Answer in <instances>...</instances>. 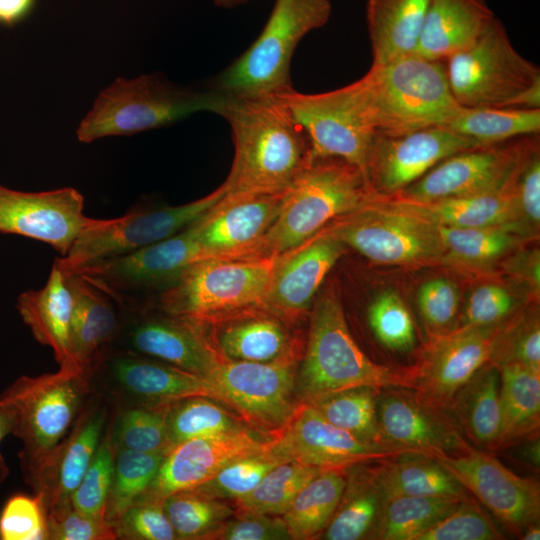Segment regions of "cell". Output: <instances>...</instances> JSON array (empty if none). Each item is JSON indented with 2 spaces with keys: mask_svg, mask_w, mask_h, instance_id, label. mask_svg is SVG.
<instances>
[{
  "mask_svg": "<svg viewBox=\"0 0 540 540\" xmlns=\"http://www.w3.org/2000/svg\"><path fill=\"white\" fill-rule=\"evenodd\" d=\"M444 127L481 146L494 145L538 134L540 108L460 106Z\"/></svg>",
  "mask_w": 540,
  "mask_h": 540,
  "instance_id": "38",
  "label": "cell"
},
{
  "mask_svg": "<svg viewBox=\"0 0 540 540\" xmlns=\"http://www.w3.org/2000/svg\"><path fill=\"white\" fill-rule=\"evenodd\" d=\"M498 368L520 364L540 372V326L535 315L522 316L501 326L490 361Z\"/></svg>",
  "mask_w": 540,
  "mask_h": 540,
  "instance_id": "50",
  "label": "cell"
},
{
  "mask_svg": "<svg viewBox=\"0 0 540 540\" xmlns=\"http://www.w3.org/2000/svg\"><path fill=\"white\" fill-rule=\"evenodd\" d=\"M526 144L512 147L494 144L457 152L394 194L411 201L428 202L500 190L514 180Z\"/></svg>",
  "mask_w": 540,
  "mask_h": 540,
  "instance_id": "18",
  "label": "cell"
},
{
  "mask_svg": "<svg viewBox=\"0 0 540 540\" xmlns=\"http://www.w3.org/2000/svg\"><path fill=\"white\" fill-rule=\"evenodd\" d=\"M233 521L222 523L208 538L223 540L290 539L283 519L271 515L242 511Z\"/></svg>",
  "mask_w": 540,
  "mask_h": 540,
  "instance_id": "59",
  "label": "cell"
},
{
  "mask_svg": "<svg viewBox=\"0 0 540 540\" xmlns=\"http://www.w3.org/2000/svg\"><path fill=\"white\" fill-rule=\"evenodd\" d=\"M176 539H206L232 515L221 499L210 497L197 488L177 491L163 502Z\"/></svg>",
  "mask_w": 540,
  "mask_h": 540,
  "instance_id": "47",
  "label": "cell"
},
{
  "mask_svg": "<svg viewBox=\"0 0 540 540\" xmlns=\"http://www.w3.org/2000/svg\"><path fill=\"white\" fill-rule=\"evenodd\" d=\"M500 328L463 326L438 337L420 363L406 370L409 389L436 408L449 406L456 392L490 361Z\"/></svg>",
  "mask_w": 540,
  "mask_h": 540,
  "instance_id": "19",
  "label": "cell"
},
{
  "mask_svg": "<svg viewBox=\"0 0 540 540\" xmlns=\"http://www.w3.org/2000/svg\"><path fill=\"white\" fill-rule=\"evenodd\" d=\"M226 98L209 87H183L158 74L117 78L102 90L81 120L76 135L89 143L173 124L194 113L219 114Z\"/></svg>",
  "mask_w": 540,
  "mask_h": 540,
  "instance_id": "4",
  "label": "cell"
},
{
  "mask_svg": "<svg viewBox=\"0 0 540 540\" xmlns=\"http://www.w3.org/2000/svg\"><path fill=\"white\" fill-rule=\"evenodd\" d=\"M380 390V388L371 386L355 387L331 393L306 403L315 408L324 419L334 426L346 430L362 440L386 442L380 432L377 420V400Z\"/></svg>",
  "mask_w": 540,
  "mask_h": 540,
  "instance_id": "42",
  "label": "cell"
},
{
  "mask_svg": "<svg viewBox=\"0 0 540 540\" xmlns=\"http://www.w3.org/2000/svg\"><path fill=\"white\" fill-rule=\"evenodd\" d=\"M213 3L221 8H234L247 3L249 0H212Z\"/></svg>",
  "mask_w": 540,
  "mask_h": 540,
  "instance_id": "64",
  "label": "cell"
},
{
  "mask_svg": "<svg viewBox=\"0 0 540 540\" xmlns=\"http://www.w3.org/2000/svg\"><path fill=\"white\" fill-rule=\"evenodd\" d=\"M84 197L65 187L41 192L0 185V232L45 242L65 256L91 218Z\"/></svg>",
  "mask_w": 540,
  "mask_h": 540,
  "instance_id": "23",
  "label": "cell"
},
{
  "mask_svg": "<svg viewBox=\"0 0 540 540\" xmlns=\"http://www.w3.org/2000/svg\"><path fill=\"white\" fill-rule=\"evenodd\" d=\"M285 460L270 447L262 452L237 459L223 467L207 482L195 487L204 494L217 499H238L252 489L274 467Z\"/></svg>",
  "mask_w": 540,
  "mask_h": 540,
  "instance_id": "48",
  "label": "cell"
},
{
  "mask_svg": "<svg viewBox=\"0 0 540 540\" xmlns=\"http://www.w3.org/2000/svg\"><path fill=\"white\" fill-rule=\"evenodd\" d=\"M244 428L223 407L205 396H191L167 405L166 430L170 447L204 436L228 433Z\"/></svg>",
  "mask_w": 540,
  "mask_h": 540,
  "instance_id": "44",
  "label": "cell"
},
{
  "mask_svg": "<svg viewBox=\"0 0 540 540\" xmlns=\"http://www.w3.org/2000/svg\"><path fill=\"white\" fill-rule=\"evenodd\" d=\"M530 443H528L522 452V456L529 463H532L534 466L539 465V440L534 437Z\"/></svg>",
  "mask_w": 540,
  "mask_h": 540,
  "instance_id": "62",
  "label": "cell"
},
{
  "mask_svg": "<svg viewBox=\"0 0 540 540\" xmlns=\"http://www.w3.org/2000/svg\"><path fill=\"white\" fill-rule=\"evenodd\" d=\"M169 316L133 321L125 331L128 350L208 378L223 358L207 342L199 323Z\"/></svg>",
  "mask_w": 540,
  "mask_h": 540,
  "instance_id": "27",
  "label": "cell"
},
{
  "mask_svg": "<svg viewBox=\"0 0 540 540\" xmlns=\"http://www.w3.org/2000/svg\"><path fill=\"white\" fill-rule=\"evenodd\" d=\"M328 231L378 264L415 265L444 257L437 225L385 205L373 192Z\"/></svg>",
  "mask_w": 540,
  "mask_h": 540,
  "instance_id": "11",
  "label": "cell"
},
{
  "mask_svg": "<svg viewBox=\"0 0 540 540\" xmlns=\"http://www.w3.org/2000/svg\"><path fill=\"white\" fill-rule=\"evenodd\" d=\"M418 305L425 322L434 329L449 325L459 305L457 286L445 278L425 282L418 292Z\"/></svg>",
  "mask_w": 540,
  "mask_h": 540,
  "instance_id": "58",
  "label": "cell"
},
{
  "mask_svg": "<svg viewBox=\"0 0 540 540\" xmlns=\"http://www.w3.org/2000/svg\"><path fill=\"white\" fill-rule=\"evenodd\" d=\"M270 444L271 440L261 439L246 427L175 444L166 451L152 484L139 499L163 503L170 494L198 487L229 463L265 451Z\"/></svg>",
  "mask_w": 540,
  "mask_h": 540,
  "instance_id": "24",
  "label": "cell"
},
{
  "mask_svg": "<svg viewBox=\"0 0 540 540\" xmlns=\"http://www.w3.org/2000/svg\"><path fill=\"white\" fill-rule=\"evenodd\" d=\"M437 227L444 248L443 258L470 266L496 261L518 241L516 232L508 227Z\"/></svg>",
  "mask_w": 540,
  "mask_h": 540,
  "instance_id": "46",
  "label": "cell"
},
{
  "mask_svg": "<svg viewBox=\"0 0 540 540\" xmlns=\"http://www.w3.org/2000/svg\"><path fill=\"white\" fill-rule=\"evenodd\" d=\"M331 14L330 0H275L255 41L208 87L225 98L280 95L293 89L290 63L296 47Z\"/></svg>",
  "mask_w": 540,
  "mask_h": 540,
  "instance_id": "5",
  "label": "cell"
},
{
  "mask_svg": "<svg viewBox=\"0 0 540 540\" xmlns=\"http://www.w3.org/2000/svg\"><path fill=\"white\" fill-rule=\"evenodd\" d=\"M284 194L285 191L223 196L192 223L205 259L253 258L279 214Z\"/></svg>",
  "mask_w": 540,
  "mask_h": 540,
  "instance_id": "22",
  "label": "cell"
},
{
  "mask_svg": "<svg viewBox=\"0 0 540 540\" xmlns=\"http://www.w3.org/2000/svg\"><path fill=\"white\" fill-rule=\"evenodd\" d=\"M271 449L288 461L321 470H345L357 464L417 454L405 447L362 440L324 419L300 402L286 426L271 440Z\"/></svg>",
  "mask_w": 540,
  "mask_h": 540,
  "instance_id": "15",
  "label": "cell"
},
{
  "mask_svg": "<svg viewBox=\"0 0 540 540\" xmlns=\"http://www.w3.org/2000/svg\"><path fill=\"white\" fill-rule=\"evenodd\" d=\"M502 534L469 497L461 499L446 516L419 534L415 540H495Z\"/></svg>",
  "mask_w": 540,
  "mask_h": 540,
  "instance_id": "52",
  "label": "cell"
},
{
  "mask_svg": "<svg viewBox=\"0 0 540 540\" xmlns=\"http://www.w3.org/2000/svg\"><path fill=\"white\" fill-rule=\"evenodd\" d=\"M362 386L409 389L407 371L371 361L353 339L339 300L332 294L324 295L312 312L298 393L303 402H309Z\"/></svg>",
  "mask_w": 540,
  "mask_h": 540,
  "instance_id": "7",
  "label": "cell"
},
{
  "mask_svg": "<svg viewBox=\"0 0 540 540\" xmlns=\"http://www.w3.org/2000/svg\"><path fill=\"white\" fill-rule=\"evenodd\" d=\"M351 84L374 136L445 126L460 108L450 91L444 61L417 53L372 64Z\"/></svg>",
  "mask_w": 540,
  "mask_h": 540,
  "instance_id": "2",
  "label": "cell"
},
{
  "mask_svg": "<svg viewBox=\"0 0 540 540\" xmlns=\"http://www.w3.org/2000/svg\"><path fill=\"white\" fill-rule=\"evenodd\" d=\"M276 258H210L188 266L162 293L172 316L204 323L262 307Z\"/></svg>",
  "mask_w": 540,
  "mask_h": 540,
  "instance_id": "8",
  "label": "cell"
},
{
  "mask_svg": "<svg viewBox=\"0 0 540 540\" xmlns=\"http://www.w3.org/2000/svg\"><path fill=\"white\" fill-rule=\"evenodd\" d=\"M500 370L483 365L454 395L450 406L467 436L479 447L495 450L500 430Z\"/></svg>",
  "mask_w": 540,
  "mask_h": 540,
  "instance_id": "35",
  "label": "cell"
},
{
  "mask_svg": "<svg viewBox=\"0 0 540 540\" xmlns=\"http://www.w3.org/2000/svg\"><path fill=\"white\" fill-rule=\"evenodd\" d=\"M111 405L108 430L114 450L166 452L167 405Z\"/></svg>",
  "mask_w": 540,
  "mask_h": 540,
  "instance_id": "41",
  "label": "cell"
},
{
  "mask_svg": "<svg viewBox=\"0 0 540 540\" xmlns=\"http://www.w3.org/2000/svg\"><path fill=\"white\" fill-rule=\"evenodd\" d=\"M117 539L173 540V527L166 516L163 503L139 499L120 517L116 525Z\"/></svg>",
  "mask_w": 540,
  "mask_h": 540,
  "instance_id": "55",
  "label": "cell"
},
{
  "mask_svg": "<svg viewBox=\"0 0 540 540\" xmlns=\"http://www.w3.org/2000/svg\"><path fill=\"white\" fill-rule=\"evenodd\" d=\"M444 64L460 106L540 108V69L516 50L497 17L473 44Z\"/></svg>",
  "mask_w": 540,
  "mask_h": 540,
  "instance_id": "6",
  "label": "cell"
},
{
  "mask_svg": "<svg viewBox=\"0 0 540 540\" xmlns=\"http://www.w3.org/2000/svg\"><path fill=\"white\" fill-rule=\"evenodd\" d=\"M321 471L296 461L282 462L254 489L236 499V504L241 511L283 515L299 491Z\"/></svg>",
  "mask_w": 540,
  "mask_h": 540,
  "instance_id": "45",
  "label": "cell"
},
{
  "mask_svg": "<svg viewBox=\"0 0 540 540\" xmlns=\"http://www.w3.org/2000/svg\"><path fill=\"white\" fill-rule=\"evenodd\" d=\"M368 321L377 339L394 351H407L415 342L411 314L394 291L379 294L368 308Z\"/></svg>",
  "mask_w": 540,
  "mask_h": 540,
  "instance_id": "51",
  "label": "cell"
},
{
  "mask_svg": "<svg viewBox=\"0 0 540 540\" xmlns=\"http://www.w3.org/2000/svg\"><path fill=\"white\" fill-rule=\"evenodd\" d=\"M0 540H48L47 509L33 493L11 495L0 510Z\"/></svg>",
  "mask_w": 540,
  "mask_h": 540,
  "instance_id": "53",
  "label": "cell"
},
{
  "mask_svg": "<svg viewBox=\"0 0 540 540\" xmlns=\"http://www.w3.org/2000/svg\"><path fill=\"white\" fill-rule=\"evenodd\" d=\"M295 357L270 363L223 359L207 378L220 401L251 424L276 436L290 421L294 401Z\"/></svg>",
  "mask_w": 540,
  "mask_h": 540,
  "instance_id": "14",
  "label": "cell"
},
{
  "mask_svg": "<svg viewBox=\"0 0 540 540\" xmlns=\"http://www.w3.org/2000/svg\"><path fill=\"white\" fill-rule=\"evenodd\" d=\"M518 226L524 222L538 228L540 221V157L538 146L529 141L522 154L514 182Z\"/></svg>",
  "mask_w": 540,
  "mask_h": 540,
  "instance_id": "56",
  "label": "cell"
},
{
  "mask_svg": "<svg viewBox=\"0 0 540 540\" xmlns=\"http://www.w3.org/2000/svg\"><path fill=\"white\" fill-rule=\"evenodd\" d=\"M386 501L373 469H358L346 483L341 500L327 525L325 539L357 540L372 536Z\"/></svg>",
  "mask_w": 540,
  "mask_h": 540,
  "instance_id": "37",
  "label": "cell"
},
{
  "mask_svg": "<svg viewBox=\"0 0 540 540\" xmlns=\"http://www.w3.org/2000/svg\"><path fill=\"white\" fill-rule=\"evenodd\" d=\"M500 370V430L497 449L536 437L540 426V372L520 364Z\"/></svg>",
  "mask_w": 540,
  "mask_h": 540,
  "instance_id": "34",
  "label": "cell"
},
{
  "mask_svg": "<svg viewBox=\"0 0 540 540\" xmlns=\"http://www.w3.org/2000/svg\"><path fill=\"white\" fill-rule=\"evenodd\" d=\"M87 373L93 391L112 405L158 406L191 396L220 401L209 379L128 349L106 348Z\"/></svg>",
  "mask_w": 540,
  "mask_h": 540,
  "instance_id": "12",
  "label": "cell"
},
{
  "mask_svg": "<svg viewBox=\"0 0 540 540\" xmlns=\"http://www.w3.org/2000/svg\"><path fill=\"white\" fill-rule=\"evenodd\" d=\"M205 259L192 224L147 247L87 264L79 273L110 295L170 286L191 264ZM166 287V288H167Z\"/></svg>",
  "mask_w": 540,
  "mask_h": 540,
  "instance_id": "21",
  "label": "cell"
},
{
  "mask_svg": "<svg viewBox=\"0 0 540 540\" xmlns=\"http://www.w3.org/2000/svg\"><path fill=\"white\" fill-rule=\"evenodd\" d=\"M234 157L220 185L225 195L281 193L309 161V144L279 95L226 97Z\"/></svg>",
  "mask_w": 540,
  "mask_h": 540,
  "instance_id": "1",
  "label": "cell"
},
{
  "mask_svg": "<svg viewBox=\"0 0 540 540\" xmlns=\"http://www.w3.org/2000/svg\"><path fill=\"white\" fill-rule=\"evenodd\" d=\"M372 468L386 499L399 496L468 497L462 485L433 457L404 454Z\"/></svg>",
  "mask_w": 540,
  "mask_h": 540,
  "instance_id": "36",
  "label": "cell"
},
{
  "mask_svg": "<svg viewBox=\"0 0 540 540\" xmlns=\"http://www.w3.org/2000/svg\"><path fill=\"white\" fill-rule=\"evenodd\" d=\"M461 499L455 496H399L388 499L371 538L415 540L450 513Z\"/></svg>",
  "mask_w": 540,
  "mask_h": 540,
  "instance_id": "40",
  "label": "cell"
},
{
  "mask_svg": "<svg viewBox=\"0 0 540 540\" xmlns=\"http://www.w3.org/2000/svg\"><path fill=\"white\" fill-rule=\"evenodd\" d=\"M524 540H539L540 528L537 524L529 526L521 535Z\"/></svg>",
  "mask_w": 540,
  "mask_h": 540,
  "instance_id": "63",
  "label": "cell"
},
{
  "mask_svg": "<svg viewBox=\"0 0 540 540\" xmlns=\"http://www.w3.org/2000/svg\"><path fill=\"white\" fill-rule=\"evenodd\" d=\"M427 4L428 0H367L373 65L416 52Z\"/></svg>",
  "mask_w": 540,
  "mask_h": 540,
  "instance_id": "33",
  "label": "cell"
},
{
  "mask_svg": "<svg viewBox=\"0 0 540 540\" xmlns=\"http://www.w3.org/2000/svg\"><path fill=\"white\" fill-rule=\"evenodd\" d=\"M16 307L33 337L53 350L59 369L83 371L71 350L73 296L56 261L46 284L41 289L21 293Z\"/></svg>",
  "mask_w": 540,
  "mask_h": 540,
  "instance_id": "29",
  "label": "cell"
},
{
  "mask_svg": "<svg viewBox=\"0 0 540 540\" xmlns=\"http://www.w3.org/2000/svg\"><path fill=\"white\" fill-rule=\"evenodd\" d=\"M15 426V410L13 406L4 398L0 397V444L13 433ZM9 474L8 466L0 453V485Z\"/></svg>",
  "mask_w": 540,
  "mask_h": 540,
  "instance_id": "60",
  "label": "cell"
},
{
  "mask_svg": "<svg viewBox=\"0 0 540 540\" xmlns=\"http://www.w3.org/2000/svg\"><path fill=\"white\" fill-rule=\"evenodd\" d=\"M495 18L485 0H428L415 53L444 61L473 44Z\"/></svg>",
  "mask_w": 540,
  "mask_h": 540,
  "instance_id": "30",
  "label": "cell"
},
{
  "mask_svg": "<svg viewBox=\"0 0 540 540\" xmlns=\"http://www.w3.org/2000/svg\"><path fill=\"white\" fill-rule=\"evenodd\" d=\"M377 420L386 442L430 457L457 453L467 445L432 405L401 391L378 396Z\"/></svg>",
  "mask_w": 540,
  "mask_h": 540,
  "instance_id": "26",
  "label": "cell"
},
{
  "mask_svg": "<svg viewBox=\"0 0 540 540\" xmlns=\"http://www.w3.org/2000/svg\"><path fill=\"white\" fill-rule=\"evenodd\" d=\"M223 196L225 192L219 186L186 204L135 211L113 219L91 218L69 252L55 261L66 276L98 260L147 247L188 227Z\"/></svg>",
  "mask_w": 540,
  "mask_h": 540,
  "instance_id": "10",
  "label": "cell"
},
{
  "mask_svg": "<svg viewBox=\"0 0 540 540\" xmlns=\"http://www.w3.org/2000/svg\"><path fill=\"white\" fill-rule=\"evenodd\" d=\"M371 193L363 172L348 162L309 159L285 191L279 214L253 258H277L301 246L330 221L363 206Z\"/></svg>",
  "mask_w": 540,
  "mask_h": 540,
  "instance_id": "3",
  "label": "cell"
},
{
  "mask_svg": "<svg viewBox=\"0 0 540 540\" xmlns=\"http://www.w3.org/2000/svg\"><path fill=\"white\" fill-rule=\"evenodd\" d=\"M344 244L328 230L279 256L262 308L283 317L305 312L324 278L344 252Z\"/></svg>",
  "mask_w": 540,
  "mask_h": 540,
  "instance_id": "25",
  "label": "cell"
},
{
  "mask_svg": "<svg viewBox=\"0 0 540 540\" xmlns=\"http://www.w3.org/2000/svg\"><path fill=\"white\" fill-rule=\"evenodd\" d=\"M343 472L323 470L299 491L282 518L290 539H311L328 525L347 483Z\"/></svg>",
  "mask_w": 540,
  "mask_h": 540,
  "instance_id": "39",
  "label": "cell"
},
{
  "mask_svg": "<svg viewBox=\"0 0 540 540\" xmlns=\"http://www.w3.org/2000/svg\"><path fill=\"white\" fill-rule=\"evenodd\" d=\"M517 305L515 297L503 286L485 284L469 296L464 326L489 327L500 324Z\"/></svg>",
  "mask_w": 540,
  "mask_h": 540,
  "instance_id": "57",
  "label": "cell"
},
{
  "mask_svg": "<svg viewBox=\"0 0 540 540\" xmlns=\"http://www.w3.org/2000/svg\"><path fill=\"white\" fill-rule=\"evenodd\" d=\"M114 458L115 450L107 424L92 462L70 497V502L76 509L106 520L105 511L112 483Z\"/></svg>",
  "mask_w": 540,
  "mask_h": 540,
  "instance_id": "49",
  "label": "cell"
},
{
  "mask_svg": "<svg viewBox=\"0 0 540 540\" xmlns=\"http://www.w3.org/2000/svg\"><path fill=\"white\" fill-rule=\"evenodd\" d=\"M48 540H114V526L76 509L66 501L47 512Z\"/></svg>",
  "mask_w": 540,
  "mask_h": 540,
  "instance_id": "54",
  "label": "cell"
},
{
  "mask_svg": "<svg viewBox=\"0 0 540 540\" xmlns=\"http://www.w3.org/2000/svg\"><path fill=\"white\" fill-rule=\"evenodd\" d=\"M65 277L73 296L71 350L77 366L87 372L119 336L121 325L106 292L79 273Z\"/></svg>",
  "mask_w": 540,
  "mask_h": 540,
  "instance_id": "31",
  "label": "cell"
},
{
  "mask_svg": "<svg viewBox=\"0 0 540 540\" xmlns=\"http://www.w3.org/2000/svg\"><path fill=\"white\" fill-rule=\"evenodd\" d=\"M86 371L59 369L39 376H21L0 397L15 410L13 435L23 449L21 470L40 461L68 433L93 395Z\"/></svg>",
  "mask_w": 540,
  "mask_h": 540,
  "instance_id": "9",
  "label": "cell"
},
{
  "mask_svg": "<svg viewBox=\"0 0 540 540\" xmlns=\"http://www.w3.org/2000/svg\"><path fill=\"white\" fill-rule=\"evenodd\" d=\"M514 182L515 178L505 188L484 194L428 202L411 201L396 194H374L385 205L438 226L455 228L501 226L517 233L519 226Z\"/></svg>",
  "mask_w": 540,
  "mask_h": 540,
  "instance_id": "28",
  "label": "cell"
},
{
  "mask_svg": "<svg viewBox=\"0 0 540 540\" xmlns=\"http://www.w3.org/2000/svg\"><path fill=\"white\" fill-rule=\"evenodd\" d=\"M166 452L115 451L112 483L105 518L115 527L122 514L152 484Z\"/></svg>",
  "mask_w": 540,
  "mask_h": 540,
  "instance_id": "43",
  "label": "cell"
},
{
  "mask_svg": "<svg viewBox=\"0 0 540 540\" xmlns=\"http://www.w3.org/2000/svg\"><path fill=\"white\" fill-rule=\"evenodd\" d=\"M477 146L481 145L444 126L374 136L366 168L368 186L378 194L397 193L447 157Z\"/></svg>",
  "mask_w": 540,
  "mask_h": 540,
  "instance_id": "20",
  "label": "cell"
},
{
  "mask_svg": "<svg viewBox=\"0 0 540 540\" xmlns=\"http://www.w3.org/2000/svg\"><path fill=\"white\" fill-rule=\"evenodd\" d=\"M110 410V402L94 392L57 446L22 471L26 483L41 497L47 512L70 500L93 460Z\"/></svg>",
  "mask_w": 540,
  "mask_h": 540,
  "instance_id": "17",
  "label": "cell"
},
{
  "mask_svg": "<svg viewBox=\"0 0 540 540\" xmlns=\"http://www.w3.org/2000/svg\"><path fill=\"white\" fill-rule=\"evenodd\" d=\"M34 0H0V23L12 26L31 9Z\"/></svg>",
  "mask_w": 540,
  "mask_h": 540,
  "instance_id": "61",
  "label": "cell"
},
{
  "mask_svg": "<svg viewBox=\"0 0 540 540\" xmlns=\"http://www.w3.org/2000/svg\"><path fill=\"white\" fill-rule=\"evenodd\" d=\"M279 96L306 135L309 159L339 158L366 177L374 134L364 120L351 83L320 93H301L293 88Z\"/></svg>",
  "mask_w": 540,
  "mask_h": 540,
  "instance_id": "13",
  "label": "cell"
},
{
  "mask_svg": "<svg viewBox=\"0 0 540 540\" xmlns=\"http://www.w3.org/2000/svg\"><path fill=\"white\" fill-rule=\"evenodd\" d=\"M255 309L219 319L216 337L219 355L225 360L256 363L295 357L294 340L278 316Z\"/></svg>",
  "mask_w": 540,
  "mask_h": 540,
  "instance_id": "32",
  "label": "cell"
},
{
  "mask_svg": "<svg viewBox=\"0 0 540 540\" xmlns=\"http://www.w3.org/2000/svg\"><path fill=\"white\" fill-rule=\"evenodd\" d=\"M435 459L515 532L522 535L538 522L540 489L535 481L514 474L492 455L470 446Z\"/></svg>",
  "mask_w": 540,
  "mask_h": 540,
  "instance_id": "16",
  "label": "cell"
}]
</instances>
